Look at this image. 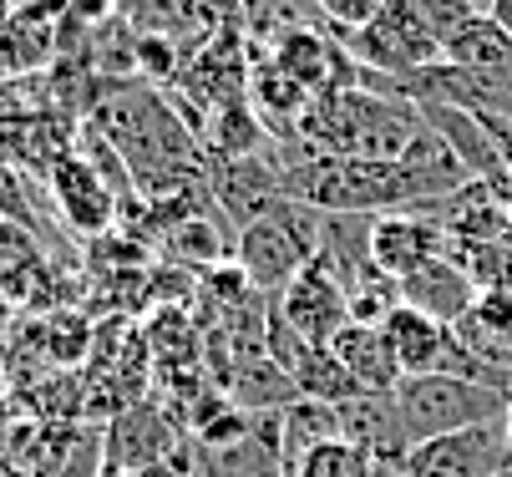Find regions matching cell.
I'll return each mask as SVG.
<instances>
[{
    "mask_svg": "<svg viewBox=\"0 0 512 477\" xmlns=\"http://www.w3.org/2000/svg\"><path fill=\"white\" fill-rule=\"evenodd\" d=\"M173 249L178 254H198V259H218L229 249V239L213 229V219H183L178 234H173Z\"/></svg>",
    "mask_w": 512,
    "mask_h": 477,
    "instance_id": "21",
    "label": "cell"
},
{
    "mask_svg": "<svg viewBox=\"0 0 512 477\" xmlns=\"http://www.w3.org/2000/svg\"><path fill=\"white\" fill-rule=\"evenodd\" d=\"M6 16H11V6H6V0H0V21H6Z\"/></svg>",
    "mask_w": 512,
    "mask_h": 477,
    "instance_id": "27",
    "label": "cell"
},
{
    "mask_svg": "<svg viewBox=\"0 0 512 477\" xmlns=\"http://www.w3.org/2000/svg\"><path fill=\"white\" fill-rule=\"evenodd\" d=\"M46 188H51V203L56 214L77 229V234H102L112 219H117V188L107 183V173H97L82 153H61L51 168H46Z\"/></svg>",
    "mask_w": 512,
    "mask_h": 477,
    "instance_id": "8",
    "label": "cell"
},
{
    "mask_svg": "<svg viewBox=\"0 0 512 477\" xmlns=\"http://www.w3.org/2000/svg\"><path fill=\"white\" fill-rule=\"evenodd\" d=\"M411 6H416L421 26H426L436 41H442V51H447V41H452L472 16H482V11H472V6H467V0H411Z\"/></svg>",
    "mask_w": 512,
    "mask_h": 477,
    "instance_id": "19",
    "label": "cell"
},
{
    "mask_svg": "<svg viewBox=\"0 0 512 477\" xmlns=\"http://www.w3.org/2000/svg\"><path fill=\"white\" fill-rule=\"evenodd\" d=\"M421 132V107L371 87H340L310 97L300 117V143L330 158H401Z\"/></svg>",
    "mask_w": 512,
    "mask_h": 477,
    "instance_id": "1",
    "label": "cell"
},
{
    "mask_svg": "<svg viewBox=\"0 0 512 477\" xmlns=\"http://www.w3.org/2000/svg\"><path fill=\"white\" fill-rule=\"evenodd\" d=\"M289 376H295V391L300 396H310V401H350V396H360V386H355V376L335 361V351L330 346H305L300 351V361L289 366Z\"/></svg>",
    "mask_w": 512,
    "mask_h": 477,
    "instance_id": "17",
    "label": "cell"
},
{
    "mask_svg": "<svg viewBox=\"0 0 512 477\" xmlns=\"http://www.w3.org/2000/svg\"><path fill=\"white\" fill-rule=\"evenodd\" d=\"M345 51L350 61L360 66V82L365 77H381V82H401V77H416L426 66L442 61V41H436L411 0H386V11L345 36Z\"/></svg>",
    "mask_w": 512,
    "mask_h": 477,
    "instance_id": "4",
    "label": "cell"
},
{
    "mask_svg": "<svg viewBox=\"0 0 512 477\" xmlns=\"http://www.w3.org/2000/svg\"><path fill=\"white\" fill-rule=\"evenodd\" d=\"M396 417H401V432L406 442H431V437H452V432H467V427H482V422H507V391L497 386H477L467 376H406L396 391Z\"/></svg>",
    "mask_w": 512,
    "mask_h": 477,
    "instance_id": "2",
    "label": "cell"
},
{
    "mask_svg": "<svg viewBox=\"0 0 512 477\" xmlns=\"http://www.w3.org/2000/svg\"><path fill=\"white\" fill-rule=\"evenodd\" d=\"M442 61L472 66V72H512V36L492 16H472L442 51Z\"/></svg>",
    "mask_w": 512,
    "mask_h": 477,
    "instance_id": "13",
    "label": "cell"
},
{
    "mask_svg": "<svg viewBox=\"0 0 512 477\" xmlns=\"http://www.w3.org/2000/svg\"><path fill=\"white\" fill-rule=\"evenodd\" d=\"M117 16H122L137 36H168V41H178L183 26L213 31V21L203 16L198 0H117Z\"/></svg>",
    "mask_w": 512,
    "mask_h": 477,
    "instance_id": "15",
    "label": "cell"
},
{
    "mask_svg": "<svg viewBox=\"0 0 512 477\" xmlns=\"http://www.w3.org/2000/svg\"><path fill=\"white\" fill-rule=\"evenodd\" d=\"M46 275H51V264L41 254L36 229H26L16 219H0V290H6L16 305H36Z\"/></svg>",
    "mask_w": 512,
    "mask_h": 477,
    "instance_id": "12",
    "label": "cell"
},
{
    "mask_svg": "<svg viewBox=\"0 0 512 477\" xmlns=\"http://www.w3.org/2000/svg\"><path fill=\"white\" fill-rule=\"evenodd\" d=\"M401 285V305H411V310H421V315H431V320H442V325H457V320H467L472 315V305H477V280L467 275V264L457 259V254H442V259H431V264H421L416 275H406V280H396Z\"/></svg>",
    "mask_w": 512,
    "mask_h": 477,
    "instance_id": "9",
    "label": "cell"
},
{
    "mask_svg": "<svg viewBox=\"0 0 512 477\" xmlns=\"http://www.w3.org/2000/svg\"><path fill=\"white\" fill-rule=\"evenodd\" d=\"M315 254H320V214L305 209V203H295V198H289L284 209L244 224L239 239H234L239 275L259 295H279Z\"/></svg>",
    "mask_w": 512,
    "mask_h": 477,
    "instance_id": "3",
    "label": "cell"
},
{
    "mask_svg": "<svg viewBox=\"0 0 512 477\" xmlns=\"http://www.w3.org/2000/svg\"><path fill=\"white\" fill-rule=\"evenodd\" d=\"M330 351H335V361L355 376V386L371 391V396H386V391H396V386L406 381V371H401V361H396V351H391V340H386L381 325H355V320H350V325L330 340Z\"/></svg>",
    "mask_w": 512,
    "mask_h": 477,
    "instance_id": "10",
    "label": "cell"
},
{
    "mask_svg": "<svg viewBox=\"0 0 512 477\" xmlns=\"http://www.w3.org/2000/svg\"><path fill=\"white\" fill-rule=\"evenodd\" d=\"M507 442H512V391H507Z\"/></svg>",
    "mask_w": 512,
    "mask_h": 477,
    "instance_id": "26",
    "label": "cell"
},
{
    "mask_svg": "<svg viewBox=\"0 0 512 477\" xmlns=\"http://www.w3.org/2000/svg\"><path fill=\"white\" fill-rule=\"evenodd\" d=\"M376 472H381V462L360 442H350V437L315 442L310 452H300L295 462L284 467V477H376Z\"/></svg>",
    "mask_w": 512,
    "mask_h": 477,
    "instance_id": "16",
    "label": "cell"
},
{
    "mask_svg": "<svg viewBox=\"0 0 512 477\" xmlns=\"http://www.w3.org/2000/svg\"><path fill=\"white\" fill-rule=\"evenodd\" d=\"M11 325H16V300L0 290V346H6V335H11Z\"/></svg>",
    "mask_w": 512,
    "mask_h": 477,
    "instance_id": "22",
    "label": "cell"
},
{
    "mask_svg": "<svg viewBox=\"0 0 512 477\" xmlns=\"http://www.w3.org/2000/svg\"><path fill=\"white\" fill-rule=\"evenodd\" d=\"M452 254L467 264L477 290H512V234L487 239V244H467V249H452Z\"/></svg>",
    "mask_w": 512,
    "mask_h": 477,
    "instance_id": "18",
    "label": "cell"
},
{
    "mask_svg": "<svg viewBox=\"0 0 512 477\" xmlns=\"http://www.w3.org/2000/svg\"><path fill=\"white\" fill-rule=\"evenodd\" d=\"M411 477H502L512 467V442L507 422H482L452 437L416 442L401 462Z\"/></svg>",
    "mask_w": 512,
    "mask_h": 477,
    "instance_id": "6",
    "label": "cell"
},
{
    "mask_svg": "<svg viewBox=\"0 0 512 477\" xmlns=\"http://www.w3.org/2000/svg\"><path fill=\"white\" fill-rule=\"evenodd\" d=\"M274 310L300 340H310V346H330V340L350 325V290H345V280L335 275V269L315 254L300 275L279 290Z\"/></svg>",
    "mask_w": 512,
    "mask_h": 477,
    "instance_id": "5",
    "label": "cell"
},
{
    "mask_svg": "<svg viewBox=\"0 0 512 477\" xmlns=\"http://www.w3.org/2000/svg\"><path fill=\"white\" fill-rule=\"evenodd\" d=\"M452 254V234L436 209H396V214H376L371 224V259L386 280H406L421 264Z\"/></svg>",
    "mask_w": 512,
    "mask_h": 477,
    "instance_id": "7",
    "label": "cell"
},
{
    "mask_svg": "<svg viewBox=\"0 0 512 477\" xmlns=\"http://www.w3.org/2000/svg\"><path fill=\"white\" fill-rule=\"evenodd\" d=\"M239 21H249L259 41H279L289 31H330L315 0H239Z\"/></svg>",
    "mask_w": 512,
    "mask_h": 477,
    "instance_id": "14",
    "label": "cell"
},
{
    "mask_svg": "<svg viewBox=\"0 0 512 477\" xmlns=\"http://www.w3.org/2000/svg\"><path fill=\"white\" fill-rule=\"evenodd\" d=\"M376 477H411L406 467H386V472H376Z\"/></svg>",
    "mask_w": 512,
    "mask_h": 477,
    "instance_id": "25",
    "label": "cell"
},
{
    "mask_svg": "<svg viewBox=\"0 0 512 477\" xmlns=\"http://www.w3.org/2000/svg\"><path fill=\"white\" fill-rule=\"evenodd\" d=\"M467 6H472V11H482V16H487V11H492V0H467Z\"/></svg>",
    "mask_w": 512,
    "mask_h": 477,
    "instance_id": "24",
    "label": "cell"
},
{
    "mask_svg": "<svg viewBox=\"0 0 512 477\" xmlns=\"http://www.w3.org/2000/svg\"><path fill=\"white\" fill-rule=\"evenodd\" d=\"M502 477H512V467H507V472H502Z\"/></svg>",
    "mask_w": 512,
    "mask_h": 477,
    "instance_id": "29",
    "label": "cell"
},
{
    "mask_svg": "<svg viewBox=\"0 0 512 477\" xmlns=\"http://www.w3.org/2000/svg\"><path fill=\"white\" fill-rule=\"evenodd\" d=\"M487 16H492V21H497V26L512 36V0H492V11H487Z\"/></svg>",
    "mask_w": 512,
    "mask_h": 477,
    "instance_id": "23",
    "label": "cell"
},
{
    "mask_svg": "<svg viewBox=\"0 0 512 477\" xmlns=\"http://www.w3.org/2000/svg\"><path fill=\"white\" fill-rule=\"evenodd\" d=\"M0 391H6V366H0Z\"/></svg>",
    "mask_w": 512,
    "mask_h": 477,
    "instance_id": "28",
    "label": "cell"
},
{
    "mask_svg": "<svg viewBox=\"0 0 512 477\" xmlns=\"http://www.w3.org/2000/svg\"><path fill=\"white\" fill-rule=\"evenodd\" d=\"M386 340H391V351L401 361L406 376H431V371H442V356H447V340H452V325L442 320H431L411 305H396L386 315Z\"/></svg>",
    "mask_w": 512,
    "mask_h": 477,
    "instance_id": "11",
    "label": "cell"
},
{
    "mask_svg": "<svg viewBox=\"0 0 512 477\" xmlns=\"http://www.w3.org/2000/svg\"><path fill=\"white\" fill-rule=\"evenodd\" d=\"M315 6H320V16L330 21V31L345 41L350 31L371 26V21L386 11V0H315Z\"/></svg>",
    "mask_w": 512,
    "mask_h": 477,
    "instance_id": "20",
    "label": "cell"
}]
</instances>
